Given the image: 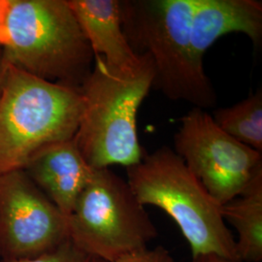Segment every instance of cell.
Instances as JSON below:
<instances>
[{
	"instance_id": "9a60e30c",
	"label": "cell",
	"mask_w": 262,
	"mask_h": 262,
	"mask_svg": "<svg viewBox=\"0 0 262 262\" xmlns=\"http://www.w3.org/2000/svg\"><path fill=\"white\" fill-rule=\"evenodd\" d=\"M115 262H178L162 246L145 248L126 254Z\"/></svg>"
},
{
	"instance_id": "2e32d148",
	"label": "cell",
	"mask_w": 262,
	"mask_h": 262,
	"mask_svg": "<svg viewBox=\"0 0 262 262\" xmlns=\"http://www.w3.org/2000/svg\"><path fill=\"white\" fill-rule=\"evenodd\" d=\"M9 7V0H0V46H5L8 40L6 20Z\"/></svg>"
},
{
	"instance_id": "7a4b0ae2",
	"label": "cell",
	"mask_w": 262,
	"mask_h": 262,
	"mask_svg": "<svg viewBox=\"0 0 262 262\" xmlns=\"http://www.w3.org/2000/svg\"><path fill=\"white\" fill-rule=\"evenodd\" d=\"M143 56V64L130 73L112 70L95 56L80 88L84 107L74 141L92 168L116 164L127 168L145 155L138 139L137 113L152 88L155 73L150 57Z\"/></svg>"
},
{
	"instance_id": "4fadbf2b",
	"label": "cell",
	"mask_w": 262,
	"mask_h": 262,
	"mask_svg": "<svg viewBox=\"0 0 262 262\" xmlns=\"http://www.w3.org/2000/svg\"><path fill=\"white\" fill-rule=\"evenodd\" d=\"M213 119L225 133L262 152L261 89L239 103L215 110Z\"/></svg>"
},
{
	"instance_id": "52a82bcc",
	"label": "cell",
	"mask_w": 262,
	"mask_h": 262,
	"mask_svg": "<svg viewBox=\"0 0 262 262\" xmlns=\"http://www.w3.org/2000/svg\"><path fill=\"white\" fill-rule=\"evenodd\" d=\"M173 150L220 205L241 194L262 172V152L225 133L197 107L181 118Z\"/></svg>"
},
{
	"instance_id": "8992f818",
	"label": "cell",
	"mask_w": 262,
	"mask_h": 262,
	"mask_svg": "<svg viewBox=\"0 0 262 262\" xmlns=\"http://www.w3.org/2000/svg\"><path fill=\"white\" fill-rule=\"evenodd\" d=\"M67 225L73 243L106 262L149 247L159 234L127 181L110 168L94 169Z\"/></svg>"
},
{
	"instance_id": "30bf717a",
	"label": "cell",
	"mask_w": 262,
	"mask_h": 262,
	"mask_svg": "<svg viewBox=\"0 0 262 262\" xmlns=\"http://www.w3.org/2000/svg\"><path fill=\"white\" fill-rule=\"evenodd\" d=\"M94 56L110 69L130 73L140 68L144 56L131 48L122 29L121 0H67Z\"/></svg>"
},
{
	"instance_id": "6da1fadb",
	"label": "cell",
	"mask_w": 262,
	"mask_h": 262,
	"mask_svg": "<svg viewBox=\"0 0 262 262\" xmlns=\"http://www.w3.org/2000/svg\"><path fill=\"white\" fill-rule=\"evenodd\" d=\"M194 0H122V29L137 55H148L152 86L167 98L203 110L216 104L210 79L192 55Z\"/></svg>"
},
{
	"instance_id": "e0dca14e",
	"label": "cell",
	"mask_w": 262,
	"mask_h": 262,
	"mask_svg": "<svg viewBox=\"0 0 262 262\" xmlns=\"http://www.w3.org/2000/svg\"><path fill=\"white\" fill-rule=\"evenodd\" d=\"M192 262H240L221 256L215 253H202L192 256Z\"/></svg>"
},
{
	"instance_id": "ba28073f",
	"label": "cell",
	"mask_w": 262,
	"mask_h": 262,
	"mask_svg": "<svg viewBox=\"0 0 262 262\" xmlns=\"http://www.w3.org/2000/svg\"><path fill=\"white\" fill-rule=\"evenodd\" d=\"M69 239L67 217L24 170L0 176V257L32 258Z\"/></svg>"
},
{
	"instance_id": "5b68a950",
	"label": "cell",
	"mask_w": 262,
	"mask_h": 262,
	"mask_svg": "<svg viewBox=\"0 0 262 262\" xmlns=\"http://www.w3.org/2000/svg\"><path fill=\"white\" fill-rule=\"evenodd\" d=\"M127 183L143 206L164 211L177 224L192 256L215 253L237 260L234 236L221 207L183 159L167 146L145 152L138 164L126 168Z\"/></svg>"
},
{
	"instance_id": "3957f363",
	"label": "cell",
	"mask_w": 262,
	"mask_h": 262,
	"mask_svg": "<svg viewBox=\"0 0 262 262\" xmlns=\"http://www.w3.org/2000/svg\"><path fill=\"white\" fill-rule=\"evenodd\" d=\"M3 63L80 91L94 52L67 0H9Z\"/></svg>"
},
{
	"instance_id": "277c9868",
	"label": "cell",
	"mask_w": 262,
	"mask_h": 262,
	"mask_svg": "<svg viewBox=\"0 0 262 262\" xmlns=\"http://www.w3.org/2000/svg\"><path fill=\"white\" fill-rule=\"evenodd\" d=\"M83 107L79 90L48 82L3 63L0 176L23 170L43 147L74 138Z\"/></svg>"
},
{
	"instance_id": "9c48e42d",
	"label": "cell",
	"mask_w": 262,
	"mask_h": 262,
	"mask_svg": "<svg viewBox=\"0 0 262 262\" xmlns=\"http://www.w3.org/2000/svg\"><path fill=\"white\" fill-rule=\"evenodd\" d=\"M58 210L68 216L94 174L74 138L37 150L23 169Z\"/></svg>"
},
{
	"instance_id": "7c38bea8",
	"label": "cell",
	"mask_w": 262,
	"mask_h": 262,
	"mask_svg": "<svg viewBox=\"0 0 262 262\" xmlns=\"http://www.w3.org/2000/svg\"><path fill=\"white\" fill-rule=\"evenodd\" d=\"M221 210L226 225L237 232L238 261L262 262V172Z\"/></svg>"
},
{
	"instance_id": "5bb4252c",
	"label": "cell",
	"mask_w": 262,
	"mask_h": 262,
	"mask_svg": "<svg viewBox=\"0 0 262 262\" xmlns=\"http://www.w3.org/2000/svg\"><path fill=\"white\" fill-rule=\"evenodd\" d=\"M1 262H106L80 249L70 239L57 246L56 249L28 259L1 260Z\"/></svg>"
},
{
	"instance_id": "8fae6325",
	"label": "cell",
	"mask_w": 262,
	"mask_h": 262,
	"mask_svg": "<svg viewBox=\"0 0 262 262\" xmlns=\"http://www.w3.org/2000/svg\"><path fill=\"white\" fill-rule=\"evenodd\" d=\"M241 32L258 48L262 40V2L257 0H194L190 23L192 55L203 66V57L215 41Z\"/></svg>"
},
{
	"instance_id": "ac0fdd59",
	"label": "cell",
	"mask_w": 262,
	"mask_h": 262,
	"mask_svg": "<svg viewBox=\"0 0 262 262\" xmlns=\"http://www.w3.org/2000/svg\"><path fill=\"white\" fill-rule=\"evenodd\" d=\"M2 71H3V62H2V58H1V52H0V81H1Z\"/></svg>"
}]
</instances>
